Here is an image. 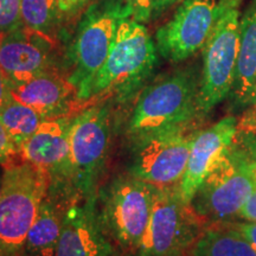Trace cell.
Returning a JSON list of instances; mask_svg holds the SVG:
<instances>
[{"instance_id":"9","label":"cell","mask_w":256,"mask_h":256,"mask_svg":"<svg viewBox=\"0 0 256 256\" xmlns=\"http://www.w3.org/2000/svg\"><path fill=\"white\" fill-rule=\"evenodd\" d=\"M191 124L170 128L134 142L130 174L158 188L180 184L198 132Z\"/></svg>"},{"instance_id":"30","label":"cell","mask_w":256,"mask_h":256,"mask_svg":"<svg viewBox=\"0 0 256 256\" xmlns=\"http://www.w3.org/2000/svg\"><path fill=\"white\" fill-rule=\"evenodd\" d=\"M178 0H153L152 5V19L158 18L162 16L166 10H168L171 6H174Z\"/></svg>"},{"instance_id":"24","label":"cell","mask_w":256,"mask_h":256,"mask_svg":"<svg viewBox=\"0 0 256 256\" xmlns=\"http://www.w3.org/2000/svg\"><path fill=\"white\" fill-rule=\"evenodd\" d=\"M19 154V147L0 122V165H8Z\"/></svg>"},{"instance_id":"8","label":"cell","mask_w":256,"mask_h":256,"mask_svg":"<svg viewBox=\"0 0 256 256\" xmlns=\"http://www.w3.org/2000/svg\"><path fill=\"white\" fill-rule=\"evenodd\" d=\"M110 140V110L94 106L72 119L69 133V188L74 202L95 194Z\"/></svg>"},{"instance_id":"29","label":"cell","mask_w":256,"mask_h":256,"mask_svg":"<svg viewBox=\"0 0 256 256\" xmlns=\"http://www.w3.org/2000/svg\"><path fill=\"white\" fill-rule=\"evenodd\" d=\"M238 229L241 232L246 238L250 242L252 248L256 250V222H244V223H235Z\"/></svg>"},{"instance_id":"32","label":"cell","mask_w":256,"mask_h":256,"mask_svg":"<svg viewBox=\"0 0 256 256\" xmlns=\"http://www.w3.org/2000/svg\"><path fill=\"white\" fill-rule=\"evenodd\" d=\"M254 106H255V107H256V101H255V104H254Z\"/></svg>"},{"instance_id":"27","label":"cell","mask_w":256,"mask_h":256,"mask_svg":"<svg viewBox=\"0 0 256 256\" xmlns=\"http://www.w3.org/2000/svg\"><path fill=\"white\" fill-rule=\"evenodd\" d=\"M11 88V81L6 78L4 74L0 72V110L14 100V98H12Z\"/></svg>"},{"instance_id":"18","label":"cell","mask_w":256,"mask_h":256,"mask_svg":"<svg viewBox=\"0 0 256 256\" xmlns=\"http://www.w3.org/2000/svg\"><path fill=\"white\" fill-rule=\"evenodd\" d=\"M58 200L48 196L31 226L22 256H56L64 211Z\"/></svg>"},{"instance_id":"7","label":"cell","mask_w":256,"mask_h":256,"mask_svg":"<svg viewBox=\"0 0 256 256\" xmlns=\"http://www.w3.org/2000/svg\"><path fill=\"white\" fill-rule=\"evenodd\" d=\"M206 226L183 200L179 185L158 188L142 246L130 256H191Z\"/></svg>"},{"instance_id":"3","label":"cell","mask_w":256,"mask_h":256,"mask_svg":"<svg viewBox=\"0 0 256 256\" xmlns=\"http://www.w3.org/2000/svg\"><path fill=\"white\" fill-rule=\"evenodd\" d=\"M50 188L43 168L23 162L5 168L0 188V256H22Z\"/></svg>"},{"instance_id":"31","label":"cell","mask_w":256,"mask_h":256,"mask_svg":"<svg viewBox=\"0 0 256 256\" xmlns=\"http://www.w3.org/2000/svg\"><path fill=\"white\" fill-rule=\"evenodd\" d=\"M2 174H0V188H2Z\"/></svg>"},{"instance_id":"26","label":"cell","mask_w":256,"mask_h":256,"mask_svg":"<svg viewBox=\"0 0 256 256\" xmlns=\"http://www.w3.org/2000/svg\"><path fill=\"white\" fill-rule=\"evenodd\" d=\"M92 2V0H57V4L63 19H66L78 14Z\"/></svg>"},{"instance_id":"23","label":"cell","mask_w":256,"mask_h":256,"mask_svg":"<svg viewBox=\"0 0 256 256\" xmlns=\"http://www.w3.org/2000/svg\"><path fill=\"white\" fill-rule=\"evenodd\" d=\"M22 0H0V34L22 26Z\"/></svg>"},{"instance_id":"12","label":"cell","mask_w":256,"mask_h":256,"mask_svg":"<svg viewBox=\"0 0 256 256\" xmlns=\"http://www.w3.org/2000/svg\"><path fill=\"white\" fill-rule=\"evenodd\" d=\"M72 119H46L26 142L19 146L23 162L43 168L49 176V196L58 200H74L69 188V133Z\"/></svg>"},{"instance_id":"11","label":"cell","mask_w":256,"mask_h":256,"mask_svg":"<svg viewBox=\"0 0 256 256\" xmlns=\"http://www.w3.org/2000/svg\"><path fill=\"white\" fill-rule=\"evenodd\" d=\"M216 6L217 0H184L156 32L160 56L179 63L203 49L215 25Z\"/></svg>"},{"instance_id":"10","label":"cell","mask_w":256,"mask_h":256,"mask_svg":"<svg viewBox=\"0 0 256 256\" xmlns=\"http://www.w3.org/2000/svg\"><path fill=\"white\" fill-rule=\"evenodd\" d=\"M255 190L250 172L232 146L228 156L198 188L191 206L208 226L229 222Z\"/></svg>"},{"instance_id":"21","label":"cell","mask_w":256,"mask_h":256,"mask_svg":"<svg viewBox=\"0 0 256 256\" xmlns=\"http://www.w3.org/2000/svg\"><path fill=\"white\" fill-rule=\"evenodd\" d=\"M20 17L24 26L50 36L63 22L57 0H22Z\"/></svg>"},{"instance_id":"4","label":"cell","mask_w":256,"mask_h":256,"mask_svg":"<svg viewBox=\"0 0 256 256\" xmlns=\"http://www.w3.org/2000/svg\"><path fill=\"white\" fill-rule=\"evenodd\" d=\"M243 0H218L216 22L203 46V68L198 94V118L206 116L232 94L240 51Z\"/></svg>"},{"instance_id":"1","label":"cell","mask_w":256,"mask_h":256,"mask_svg":"<svg viewBox=\"0 0 256 256\" xmlns=\"http://www.w3.org/2000/svg\"><path fill=\"white\" fill-rule=\"evenodd\" d=\"M156 46L145 25L124 18L118 25L114 42L102 66L78 92V101H90L113 94L120 101L136 94L152 75L156 64Z\"/></svg>"},{"instance_id":"16","label":"cell","mask_w":256,"mask_h":256,"mask_svg":"<svg viewBox=\"0 0 256 256\" xmlns=\"http://www.w3.org/2000/svg\"><path fill=\"white\" fill-rule=\"evenodd\" d=\"M12 98L28 106L44 119L62 118L66 114L78 90L55 69L48 70L28 81L12 83Z\"/></svg>"},{"instance_id":"33","label":"cell","mask_w":256,"mask_h":256,"mask_svg":"<svg viewBox=\"0 0 256 256\" xmlns=\"http://www.w3.org/2000/svg\"><path fill=\"white\" fill-rule=\"evenodd\" d=\"M127 256H130V255H127Z\"/></svg>"},{"instance_id":"20","label":"cell","mask_w":256,"mask_h":256,"mask_svg":"<svg viewBox=\"0 0 256 256\" xmlns=\"http://www.w3.org/2000/svg\"><path fill=\"white\" fill-rule=\"evenodd\" d=\"M44 120L46 119L31 107L14 100L0 110V122L18 147L34 136Z\"/></svg>"},{"instance_id":"22","label":"cell","mask_w":256,"mask_h":256,"mask_svg":"<svg viewBox=\"0 0 256 256\" xmlns=\"http://www.w3.org/2000/svg\"><path fill=\"white\" fill-rule=\"evenodd\" d=\"M232 148L247 166L256 184V134L238 132Z\"/></svg>"},{"instance_id":"2","label":"cell","mask_w":256,"mask_h":256,"mask_svg":"<svg viewBox=\"0 0 256 256\" xmlns=\"http://www.w3.org/2000/svg\"><path fill=\"white\" fill-rule=\"evenodd\" d=\"M200 81L194 69H179L162 76L140 92L128 133L133 142L184 124L198 118Z\"/></svg>"},{"instance_id":"6","label":"cell","mask_w":256,"mask_h":256,"mask_svg":"<svg viewBox=\"0 0 256 256\" xmlns=\"http://www.w3.org/2000/svg\"><path fill=\"white\" fill-rule=\"evenodd\" d=\"M132 11L124 0H95L80 19L68 51L70 83L81 92L104 63L118 25Z\"/></svg>"},{"instance_id":"5","label":"cell","mask_w":256,"mask_h":256,"mask_svg":"<svg viewBox=\"0 0 256 256\" xmlns=\"http://www.w3.org/2000/svg\"><path fill=\"white\" fill-rule=\"evenodd\" d=\"M156 194L158 186L130 174L114 179L102 192L98 208L102 228L128 255L136 254L142 246Z\"/></svg>"},{"instance_id":"13","label":"cell","mask_w":256,"mask_h":256,"mask_svg":"<svg viewBox=\"0 0 256 256\" xmlns=\"http://www.w3.org/2000/svg\"><path fill=\"white\" fill-rule=\"evenodd\" d=\"M54 36L24 25L0 34V72L11 83L28 81L54 69Z\"/></svg>"},{"instance_id":"15","label":"cell","mask_w":256,"mask_h":256,"mask_svg":"<svg viewBox=\"0 0 256 256\" xmlns=\"http://www.w3.org/2000/svg\"><path fill=\"white\" fill-rule=\"evenodd\" d=\"M113 246L98 217L96 196L74 202L63 215L56 256H112Z\"/></svg>"},{"instance_id":"19","label":"cell","mask_w":256,"mask_h":256,"mask_svg":"<svg viewBox=\"0 0 256 256\" xmlns=\"http://www.w3.org/2000/svg\"><path fill=\"white\" fill-rule=\"evenodd\" d=\"M191 256H256V250L236 224L229 220L209 224Z\"/></svg>"},{"instance_id":"28","label":"cell","mask_w":256,"mask_h":256,"mask_svg":"<svg viewBox=\"0 0 256 256\" xmlns=\"http://www.w3.org/2000/svg\"><path fill=\"white\" fill-rule=\"evenodd\" d=\"M238 216L249 222H256V190L252 192L248 200L243 204Z\"/></svg>"},{"instance_id":"17","label":"cell","mask_w":256,"mask_h":256,"mask_svg":"<svg viewBox=\"0 0 256 256\" xmlns=\"http://www.w3.org/2000/svg\"><path fill=\"white\" fill-rule=\"evenodd\" d=\"M238 106L256 101V0H252L240 20V51L232 90Z\"/></svg>"},{"instance_id":"14","label":"cell","mask_w":256,"mask_h":256,"mask_svg":"<svg viewBox=\"0 0 256 256\" xmlns=\"http://www.w3.org/2000/svg\"><path fill=\"white\" fill-rule=\"evenodd\" d=\"M238 133V119L226 116L209 128L198 130L191 145L188 166L179 188L183 200L192 198L204 179L228 156Z\"/></svg>"},{"instance_id":"25","label":"cell","mask_w":256,"mask_h":256,"mask_svg":"<svg viewBox=\"0 0 256 256\" xmlns=\"http://www.w3.org/2000/svg\"><path fill=\"white\" fill-rule=\"evenodd\" d=\"M132 11V18L139 23H148L152 20L153 0H124Z\"/></svg>"}]
</instances>
